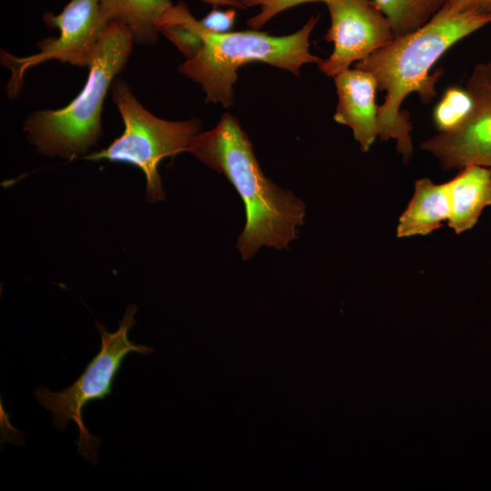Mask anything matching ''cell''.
Wrapping results in <instances>:
<instances>
[{
    "instance_id": "cell-17",
    "label": "cell",
    "mask_w": 491,
    "mask_h": 491,
    "mask_svg": "<svg viewBox=\"0 0 491 491\" xmlns=\"http://www.w3.org/2000/svg\"><path fill=\"white\" fill-rule=\"evenodd\" d=\"M323 2L326 5L332 0H244L246 7L260 6V12L247 20L253 30H258L279 13L308 2Z\"/></svg>"
},
{
    "instance_id": "cell-2",
    "label": "cell",
    "mask_w": 491,
    "mask_h": 491,
    "mask_svg": "<svg viewBox=\"0 0 491 491\" xmlns=\"http://www.w3.org/2000/svg\"><path fill=\"white\" fill-rule=\"evenodd\" d=\"M187 152L225 176L241 196L246 225L236 247L244 260L263 246L287 249L304 224V202L267 178L238 120L228 113L211 130L199 133Z\"/></svg>"
},
{
    "instance_id": "cell-3",
    "label": "cell",
    "mask_w": 491,
    "mask_h": 491,
    "mask_svg": "<svg viewBox=\"0 0 491 491\" xmlns=\"http://www.w3.org/2000/svg\"><path fill=\"white\" fill-rule=\"evenodd\" d=\"M134 44L125 23L109 22L81 92L62 108L37 110L26 116L24 131L39 153L70 160L85 155L98 143L104 101L125 66Z\"/></svg>"
},
{
    "instance_id": "cell-20",
    "label": "cell",
    "mask_w": 491,
    "mask_h": 491,
    "mask_svg": "<svg viewBox=\"0 0 491 491\" xmlns=\"http://www.w3.org/2000/svg\"><path fill=\"white\" fill-rule=\"evenodd\" d=\"M203 2L212 5L214 7L226 5L233 8L246 9L244 0H202Z\"/></svg>"
},
{
    "instance_id": "cell-16",
    "label": "cell",
    "mask_w": 491,
    "mask_h": 491,
    "mask_svg": "<svg viewBox=\"0 0 491 491\" xmlns=\"http://www.w3.org/2000/svg\"><path fill=\"white\" fill-rule=\"evenodd\" d=\"M471 108L472 98L466 88L450 86L434 107L435 125L441 133L452 132L463 125Z\"/></svg>"
},
{
    "instance_id": "cell-4",
    "label": "cell",
    "mask_w": 491,
    "mask_h": 491,
    "mask_svg": "<svg viewBox=\"0 0 491 491\" xmlns=\"http://www.w3.org/2000/svg\"><path fill=\"white\" fill-rule=\"evenodd\" d=\"M320 15H313L298 31L274 36L256 30L212 33L200 24L203 45L198 53L178 66V71L199 84L205 103L229 107L234 100L237 70L248 63H265L299 75L301 65L323 59L309 52V36Z\"/></svg>"
},
{
    "instance_id": "cell-13",
    "label": "cell",
    "mask_w": 491,
    "mask_h": 491,
    "mask_svg": "<svg viewBox=\"0 0 491 491\" xmlns=\"http://www.w3.org/2000/svg\"><path fill=\"white\" fill-rule=\"evenodd\" d=\"M108 22L118 20L131 30L134 42L151 45L158 38V23L173 5L171 0H100Z\"/></svg>"
},
{
    "instance_id": "cell-7",
    "label": "cell",
    "mask_w": 491,
    "mask_h": 491,
    "mask_svg": "<svg viewBox=\"0 0 491 491\" xmlns=\"http://www.w3.org/2000/svg\"><path fill=\"white\" fill-rule=\"evenodd\" d=\"M43 20L48 27L58 29L59 35L41 40L39 53L18 57L1 50V62L11 71L6 87L10 99L18 95L25 71L32 66L55 59L89 67L109 24L100 0H71L57 15L46 12Z\"/></svg>"
},
{
    "instance_id": "cell-5",
    "label": "cell",
    "mask_w": 491,
    "mask_h": 491,
    "mask_svg": "<svg viewBox=\"0 0 491 491\" xmlns=\"http://www.w3.org/2000/svg\"><path fill=\"white\" fill-rule=\"evenodd\" d=\"M112 97L125 129L106 148L84 156L93 161L126 163L140 168L146 179V199L165 200L158 165L165 157L187 151L200 133L198 118L168 121L146 110L125 81L116 77L111 86Z\"/></svg>"
},
{
    "instance_id": "cell-14",
    "label": "cell",
    "mask_w": 491,
    "mask_h": 491,
    "mask_svg": "<svg viewBox=\"0 0 491 491\" xmlns=\"http://www.w3.org/2000/svg\"><path fill=\"white\" fill-rule=\"evenodd\" d=\"M157 28L186 59L193 58L203 45L199 20L191 15L183 2L173 5L165 12Z\"/></svg>"
},
{
    "instance_id": "cell-8",
    "label": "cell",
    "mask_w": 491,
    "mask_h": 491,
    "mask_svg": "<svg viewBox=\"0 0 491 491\" xmlns=\"http://www.w3.org/2000/svg\"><path fill=\"white\" fill-rule=\"evenodd\" d=\"M326 6L330 27L324 39L333 43L334 50L317 64L326 76L335 77L396 38L389 21L373 0H332Z\"/></svg>"
},
{
    "instance_id": "cell-9",
    "label": "cell",
    "mask_w": 491,
    "mask_h": 491,
    "mask_svg": "<svg viewBox=\"0 0 491 491\" xmlns=\"http://www.w3.org/2000/svg\"><path fill=\"white\" fill-rule=\"evenodd\" d=\"M466 88L472 108L463 125L421 145L446 170L470 165L491 168V59L475 65Z\"/></svg>"
},
{
    "instance_id": "cell-19",
    "label": "cell",
    "mask_w": 491,
    "mask_h": 491,
    "mask_svg": "<svg viewBox=\"0 0 491 491\" xmlns=\"http://www.w3.org/2000/svg\"><path fill=\"white\" fill-rule=\"evenodd\" d=\"M449 3L464 9H477L489 12L491 0H444V3Z\"/></svg>"
},
{
    "instance_id": "cell-18",
    "label": "cell",
    "mask_w": 491,
    "mask_h": 491,
    "mask_svg": "<svg viewBox=\"0 0 491 491\" xmlns=\"http://www.w3.org/2000/svg\"><path fill=\"white\" fill-rule=\"evenodd\" d=\"M236 16L235 8L220 10L214 7L204 18L199 20L202 26L209 32L222 34L230 32Z\"/></svg>"
},
{
    "instance_id": "cell-21",
    "label": "cell",
    "mask_w": 491,
    "mask_h": 491,
    "mask_svg": "<svg viewBox=\"0 0 491 491\" xmlns=\"http://www.w3.org/2000/svg\"><path fill=\"white\" fill-rule=\"evenodd\" d=\"M489 12L491 13V7H490V10H489Z\"/></svg>"
},
{
    "instance_id": "cell-1",
    "label": "cell",
    "mask_w": 491,
    "mask_h": 491,
    "mask_svg": "<svg viewBox=\"0 0 491 491\" xmlns=\"http://www.w3.org/2000/svg\"><path fill=\"white\" fill-rule=\"evenodd\" d=\"M490 23V12L445 2L425 25L356 62L355 68L370 72L377 90L386 92L378 105L379 137L395 139L405 163L413 155V145L409 114L401 109L403 101L416 93L424 105L429 104L444 74L441 68L430 74L433 65L455 44Z\"/></svg>"
},
{
    "instance_id": "cell-11",
    "label": "cell",
    "mask_w": 491,
    "mask_h": 491,
    "mask_svg": "<svg viewBox=\"0 0 491 491\" xmlns=\"http://www.w3.org/2000/svg\"><path fill=\"white\" fill-rule=\"evenodd\" d=\"M446 183L451 205L448 225L460 234L471 229L491 205V168L466 165Z\"/></svg>"
},
{
    "instance_id": "cell-10",
    "label": "cell",
    "mask_w": 491,
    "mask_h": 491,
    "mask_svg": "<svg viewBox=\"0 0 491 491\" xmlns=\"http://www.w3.org/2000/svg\"><path fill=\"white\" fill-rule=\"evenodd\" d=\"M334 79L338 98L334 120L349 126L361 150L366 152L379 136L376 78L370 72L354 67L340 72Z\"/></svg>"
},
{
    "instance_id": "cell-12",
    "label": "cell",
    "mask_w": 491,
    "mask_h": 491,
    "mask_svg": "<svg viewBox=\"0 0 491 491\" xmlns=\"http://www.w3.org/2000/svg\"><path fill=\"white\" fill-rule=\"evenodd\" d=\"M451 215L447 183L436 185L428 178L416 182L414 195L401 215L398 237L427 235L442 226Z\"/></svg>"
},
{
    "instance_id": "cell-6",
    "label": "cell",
    "mask_w": 491,
    "mask_h": 491,
    "mask_svg": "<svg viewBox=\"0 0 491 491\" xmlns=\"http://www.w3.org/2000/svg\"><path fill=\"white\" fill-rule=\"evenodd\" d=\"M136 310L135 305L128 306L118 329L113 333L95 322L101 336V349L71 386L58 392L38 386L34 391L38 403L52 413L53 425L56 429L65 430L71 420L76 424L79 430L77 453L94 466L98 462L100 438L94 436L85 426L84 407L90 402L104 400L112 393L116 375L128 354L148 355L154 351L153 347L134 344L128 337L129 330L135 324L134 316Z\"/></svg>"
},
{
    "instance_id": "cell-15",
    "label": "cell",
    "mask_w": 491,
    "mask_h": 491,
    "mask_svg": "<svg viewBox=\"0 0 491 491\" xmlns=\"http://www.w3.org/2000/svg\"><path fill=\"white\" fill-rule=\"evenodd\" d=\"M373 1L389 21L396 37L425 25L444 4V0Z\"/></svg>"
}]
</instances>
